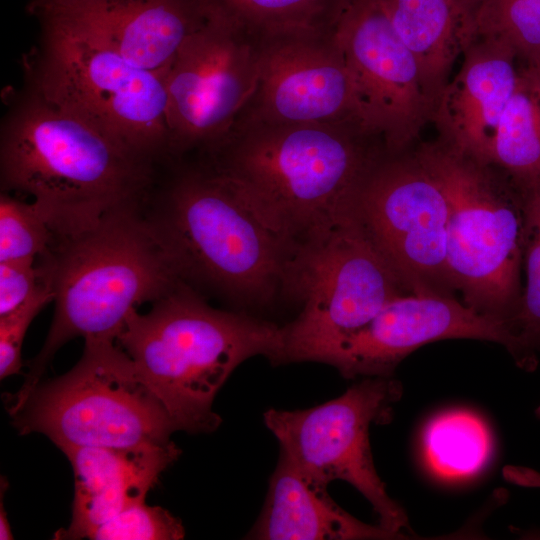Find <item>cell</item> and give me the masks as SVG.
Returning <instances> with one entry per match:
<instances>
[{
	"mask_svg": "<svg viewBox=\"0 0 540 540\" xmlns=\"http://www.w3.org/2000/svg\"><path fill=\"white\" fill-rule=\"evenodd\" d=\"M354 83L361 119L388 153L407 150L431 121L418 65L382 0H348L333 31Z\"/></svg>",
	"mask_w": 540,
	"mask_h": 540,
	"instance_id": "cell-13",
	"label": "cell"
},
{
	"mask_svg": "<svg viewBox=\"0 0 540 540\" xmlns=\"http://www.w3.org/2000/svg\"><path fill=\"white\" fill-rule=\"evenodd\" d=\"M42 282L35 260L0 262V316L23 304Z\"/></svg>",
	"mask_w": 540,
	"mask_h": 540,
	"instance_id": "cell-29",
	"label": "cell"
},
{
	"mask_svg": "<svg viewBox=\"0 0 540 540\" xmlns=\"http://www.w3.org/2000/svg\"><path fill=\"white\" fill-rule=\"evenodd\" d=\"M406 293L409 291L355 212L302 244L295 255L286 294L300 302L301 310L281 327L279 365L320 362L331 347Z\"/></svg>",
	"mask_w": 540,
	"mask_h": 540,
	"instance_id": "cell-9",
	"label": "cell"
},
{
	"mask_svg": "<svg viewBox=\"0 0 540 540\" xmlns=\"http://www.w3.org/2000/svg\"><path fill=\"white\" fill-rule=\"evenodd\" d=\"M158 167L26 86L9 99L0 128L1 191L33 197L54 239L143 205Z\"/></svg>",
	"mask_w": 540,
	"mask_h": 540,
	"instance_id": "cell-1",
	"label": "cell"
},
{
	"mask_svg": "<svg viewBox=\"0 0 540 540\" xmlns=\"http://www.w3.org/2000/svg\"><path fill=\"white\" fill-rule=\"evenodd\" d=\"M490 164L522 186L540 182V61L519 67L514 91L502 114Z\"/></svg>",
	"mask_w": 540,
	"mask_h": 540,
	"instance_id": "cell-21",
	"label": "cell"
},
{
	"mask_svg": "<svg viewBox=\"0 0 540 540\" xmlns=\"http://www.w3.org/2000/svg\"><path fill=\"white\" fill-rule=\"evenodd\" d=\"M261 540H352L399 538L343 510L327 488L309 481L280 452L259 517L247 534Z\"/></svg>",
	"mask_w": 540,
	"mask_h": 540,
	"instance_id": "cell-19",
	"label": "cell"
},
{
	"mask_svg": "<svg viewBox=\"0 0 540 540\" xmlns=\"http://www.w3.org/2000/svg\"><path fill=\"white\" fill-rule=\"evenodd\" d=\"M74 472L71 522L54 539H84L122 510L145 502L160 475L180 456L171 441L128 448L64 447Z\"/></svg>",
	"mask_w": 540,
	"mask_h": 540,
	"instance_id": "cell-18",
	"label": "cell"
},
{
	"mask_svg": "<svg viewBox=\"0 0 540 540\" xmlns=\"http://www.w3.org/2000/svg\"><path fill=\"white\" fill-rule=\"evenodd\" d=\"M28 11L166 75L187 38L206 20L207 0H31Z\"/></svg>",
	"mask_w": 540,
	"mask_h": 540,
	"instance_id": "cell-16",
	"label": "cell"
},
{
	"mask_svg": "<svg viewBox=\"0 0 540 540\" xmlns=\"http://www.w3.org/2000/svg\"><path fill=\"white\" fill-rule=\"evenodd\" d=\"M382 1L396 33L412 53L435 107L455 61L476 40L479 0Z\"/></svg>",
	"mask_w": 540,
	"mask_h": 540,
	"instance_id": "cell-20",
	"label": "cell"
},
{
	"mask_svg": "<svg viewBox=\"0 0 540 540\" xmlns=\"http://www.w3.org/2000/svg\"><path fill=\"white\" fill-rule=\"evenodd\" d=\"M24 60L25 84L159 166L171 161L164 74L46 20Z\"/></svg>",
	"mask_w": 540,
	"mask_h": 540,
	"instance_id": "cell-7",
	"label": "cell"
},
{
	"mask_svg": "<svg viewBox=\"0 0 540 540\" xmlns=\"http://www.w3.org/2000/svg\"><path fill=\"white\" fill-rule=\"evenodd\" d=\"M116 342L162 403L177 431L210 433L221 424L215 397L247 359L279 365L281 327L244 312L213 308L181 282L144 314L129 315Z\"/></svg>",
	"mask_w": 540,
	"mask_h": 540,
	"instance_id": "cell-5",
	"label": "cell"
},
{
	"mask_svg": "<svg viewBox=\"0 0 540 540\" xmlns=\"http://www.w3.org/2000/svg\"><path fill=\"white\" fill-rule=\"evenodd\" d=\"M142 206L116 211L77 236L53 239L40 257L42 279L54 295V316L22 386L7 395L8 411L19 407L41 381L65 343L77 337L116 341L138 306L153 303L183 282Z\"/></svg>",
	"mask_w": 540,
	"mask_h": 540,
	"instance_id": "cell-4",
	"label": "cell"
},
{
	"mask_svg": "<svg viewBox=\"0 0 540 540\" xmlns=\"http://www.w3.org/2000/svg\"><path fill=\"white\" fill-rule=\"evenodd\" d=\"M385 151L357 123H236L201 162L235 182L300 246L355 213L360 187Z\"/></svg>",
	"mask_w": 540,
	"mask_h": 540,
	"instance_id": "cell-3",
	"label": "cell"
},
{
	"mask_svg": "<svg viewBox=\"0 0 540 540\" xmlns=\"http://www.w3.org/2000/svg\"><path fill=\"white\" fill-rule=\"evenodd\" d=\"M525 235L523 265L526 283L509 328L517 343V365L531 370L540 351V182L523 186Z\"/></svg>",
	"mask_w": 540,
	"mask_h": 540,
	"instance_id": "cell-24",
	"label": "cell"
},
{
	"mask_svg": "<svg viewBox=\"0 0 540 540\" xmlns=\"http://www.w3.org/2000/svg\"><path fill=\"white\" fill-rule=\"evenodd\" d=\"M54 295L43 280L41 286L19 307L0 316V378L21 373L22 343L29 325Z\"/></svg>",
	"mask_w": 540,
	"mask_h": 540,
	"instance_id": "cell-28",
	"label": "cell"
},
{
	"mask_svg": "<svg viewBox=\"0 0 540 540\" xmlns=\"http://www.w3.org/2000/svg\"><path fill=\"white\" fill-rule=\"evenodd\" d=\"M185 530L179 518L160 506L134 504L94 528L93 540H179Z\"/></svg>",
	"mask_w": 540,
	"mask_h": 540,
	"instance_id": "cell-27",
	"label": "cell"
},
{
	"mask_svg": "<svg viewBox=\"0 0 540 540\" xmlns=\"http://www.w3.org/2000/svg\"><path fill=\"white\" fill-rule=\"evenodd\" d=\"M345 122L366 130L353 80L333 32L261 36L257 84L233 124Z\"/></svg>",
	"mask_w": 540,
	"mask_h": 540,
	"instance_id": "cell-14",
	"label": "cell"
},
{
	"mask_svg": "<svg viewBox=\"0 0 540 540\" xmlns=\"http://www.w3.org/2000/svg\"><path fill=\"white\" fill-rule=\"evenodd\" d=\"M84 342L73 368L40 381L9 413L19 433L44 434L60 450L170 443L177 429L129 355L116 341Z\"/></svg>",
	"mask_w": 540,
	"mask_h": 540,
	"instance_id": "cell-8",
	"label": "cell"
},
{
	"mask_svg": "<svg viewBox=\"0 0 540 540\" xmlns=\"http://www.w3.org/2000/svg\"><path fill=\"white\" fill-rule=\"evenodd\" d=\"M53 233L33 203L0 194V262L35 260L44 256Z\"/></svg>",
	"mask_w": 540,
	"mask_h": 540,
	"instance_id": "cell-26",
	"label": "cell"
},
{
	"mask_svg": "<svg viewBox=\"0 0 540 540\" xmlns=\"http://www.w3.org/2000/svg\"><path fill=\"white\" fill-rule=\"evenodd\" d=\"M440 94L431 121L439 138L490 163L497 129L514 91L519 56L508 45L476 39Z\"/></svg>",
	"mask_w": 540,
	"mask_h": 540,
	"instance_id": "cell-17",
	"label": "cell"
},
{
	"mask_svg": "<svg viewBox=\"0 0 540 540\" xmlns=\"http://www.w3.org/2000/svg\"><path fill=\"white\" fill-rule=\"evenodd\" d=\"M355 211L409 293L453 296L447 200L414 153L385 151L365 177Z\"/></svg>",
	"mask_w": 540,
	"mask_h": 540,
	"instance_id": "cell-12",
	"label": "cell"
},
{
	"mask_svg": "<svg viewBox=\"0 0 540 540\" xmlns=\"http://www.w3.org/2000/svg\"><path fill=\"white\" fill-rule=\"evenodd\" d=\"M7 488V481L5 480V483H3V480H1V497H0V539L1 540H10L13 539L12 530L10 527V524L8 522L7 513L4 508L3 503V492Z\"/></svg>",
	"mask_w": 540,
	"mask_h": 540,
	"instance_id": "cell-31",
	"label": "cell"
},
{
	"mask_svg": "<svg viewBox=\"0 0 540 540\" xmlns=\"http://www.w3.org/2000/svg\"><path fill=\"white\" fill-rule=\"evenodd\" d=\"M535 413H536L537 417L540 418V406L536 409Z\"/></svg>",
	"mask_w": 540,
	"mask_h": 540,
	"instance_id": "cell-32",
	"label": "cell"
},
{
	"mask_svg": "<svg viewBox=\"0 0 540 540\" xmlns=\"http://www.w3.org/2000/svg\"><path fill=\"white\" fill-rule=\"evenodd\" d=\"M503 477L515 485L540 488V472L524 466L508 465L503 468Z\"/></svg>",
	"mask_w": 540,
	"mask_h": 540,
	"instance_id": "cell-30",
	"label": "cell"
},
{
	"mask_svg": "<svg viewBox=\"0 0 540 540\" xmlns=\"http://www.w3.org/2000/svg\"><path fill=\"white\" fill-rule=\"evenodd\" d=\"M401 384L392 377H365L342 395L297 410L268 409L266 427L283 453L312 483L327 488L345 481L371 504L378 524L396 536L411 532L405 510L386 491L374 465L369 428L391 416Z\"/></svg>",
	"mask_w": 540,
	"mask_h": 540,
	"instance_id": "cell-10",
	"label": "cell"
},
{
	"mask_svg": "<svg viewBox=\"0 0 540 540\" xmlns=\"http://www.w3.org/2000/svg\"><path fill=\"white\" fill-rule=\"evenodd\" d=\"M171 163L142 210L181 280L259 306L286 294L299 247L291 235L227 176Z\"/></svg>",
	"mask_w": 540,
	"mask_h": 540,
	"instance_id": "cell-2",
	"label": "cell"
},
{
	"mask_svg": "<svg viewBox=\"0 0 540 540\" xmlns=\"http://www.w3.org/2000/svg\"><path fill=\"white\" fill-rule=\"evenodd\" d=\"M208 5L165 76L171 161L217 144L257 84L261 36Z\"/></svg>",
	"mask_w": 540,
	"mask_h": 540,
	"instance_id": "cell-11",
	"label": "cell"
},
{
	"mask_svg": "<svg viewBox=\"0 0 540 540\" xmlns=\"http://www.w3.org/2000/svg\"><path fill=\"white\" fill-rule=\"evenodd\" d=\"M496 342L515 359L517 344L508 325L451 295L403 294L389 301L363 328L331 347L322 363L348 379L392 377L397 365L419 347L443 339Z\"/></svg>",
	"mask_w": 540,
	"mask_h": 540,
	"instance_id": "cell-15",
	"label": "cell"
},
{
	"mask_svg": "<svg viewBox=\"0 0 540 540\" xmlns=\"http://www.w3.org/2000/svg\"><path fill=\"white\" fill-rule=\"evenodd\" d=\"M475 36L504 43L526 61H540V0H479Z\"/></svg>",
	"mask_w": 540,
	"mask_h": 540,
	"instance_id": "cell-25",
	"label": "cell"
},
{
	"mask_svg": "<svg viewBox=\"0 0 540 540\" xmlns=\"http://www.w3.org/2000/svg\"><path fill=\"white\" fill-rule=\"evenodd\" d=\"M260 36L284 32L331 33L348 0H207Z\"/></svg>",
	"mask_w": 540,
	"mask_h": 540,
	"instance_id": "cell-22",
	"label": "cell"
},
{
	"mask_svg": "<svg viewBox=\"0 0 540 540\" xmlns=\"http://www.w3.org/2000/svg\"><path fill=\"white\" fill-rule=\"evenodd\" d=\"M414 154L447 200L446 252L454 290L469 307L509 327L522 293L524 187L439 137Z\"/></svg>",
	"mask_w": 540,
	"mask_h": 540,
	"instance_id": "cell-6",
	"label": "cell"
},
{
	"mask_svg": "<svg viewBox=\"0 0 540 540\" xmlns=\"http://www.w3.org/2000/svg\"><path fill=\"white\" fill-rule=\"evenodd\" d=\"M423 439L429 464L446 477L471 475L490 456L491 439L486 426L466 411L438 415L427 425Z\"/></svg>",
	"mask_w": 540,
	"mask_h": 540,
	"instance_id": "cell-23",
	"label": "cell"
}]
</instances>
